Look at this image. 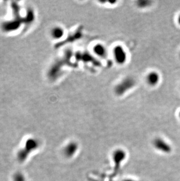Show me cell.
<instances>
[{
  "instance_id": "1",
  "label": "cell",
  "mask_w": 180,
  "mask_h": 181,
  "mask_svg": "<svg viewBox=\"0 0 180 181\" xmlns=\"http://www.w3.org/2000/svg\"><path fill=\"white\" fill-rule=\"evenodd\" d=\"M39 147L38 140L33 138L28 139L25 143L24 147L20 149L17 153V158L20 163H24L30 154L36 151Z\"/></svg>"
},
{
  "instance_id": "2",
  "label": "cell",
  "mask_w": 180,
  "mask_h": 181,
  "mask_svg": "<svg viewBox=\"0 0 180 181\" xmlns=\"http://www.w3.org/2000/svg\"><path fill=\"white\" fill-rule=\"evenodd\" d=\"M136 82L132 77H126L115 87L114 92L116 95L121 96L127 91L131 90L136 85Z\"/></svg>"
},
{
  "instance_id": "3",
  "label": "cell",
  "mask_w": 180,
  "mask_h": 181,
  "mask_svg": "<svg viewBox=\"0 0 180 181\" xmlns=\"http://www.w3.org/2000/svg\"><path fill=\"white\" fill-rule=\"evenodd\" d=\"M23 24V19L21 18H14L11 20L6 21L2 23L1 30L4 32H11L18 30Z\"/></svg>"
},
{
  "instance_id": "4",
  "label": "cell",
  "mask_w": 180,
  "mask_h": 181,
  "mask_svg": "<svg viewBox=\"0 0 180 181\" xmlns=\"http://www.w3.org/2000/svg\"><path fill=\"white\" fill-rule=\"evenodd\" d=\"M115 61L119 65H124L127 60V54L125 49L121 45H116L113 49Z\"/></svg>"
},
{
  "instance_id": "5",
  "label": "cell",
  "mask_w": 180,
  "mask_h": 181,
  "mask_svg": "<svg viewBox=\"0 0 180 181\" xmlns=\"http://www.w3.org/2000/svg\"><path fill=\"white\" fill-rule=\"evenodd\" d=\"M146 82L150 86H156L160 80V74L156 71H151L146 76Z\"/></svg>"
},
{
  "instance_id": "6",
  "label": "cell",
  "mask_w": 180,
  "mask_h": 181,
  "mask_svg": "<svg viewBox=\"0 0 180 181\" xmlns=\"http://www.w3.org/2000/svg\"><path fill=\"white\" fill-rule=\"evenodd\" d=\"M93 52L96 56L101 58H106L108 56L107 49L101 43H97L94 45L93 48Z\"/></svg>"
},
{
  "instance_id": "7",
  "label": "cell",
  "mask_w": 180,
  "mask_h": 181,
  "mask_svg": "<svg viewBox=\"0 0 180 181\" xmlns=\"http://www.w3.org/2000/svg\"><path fill=\"white\" fill-rule=\"evenodd\" d=\"M50 35L54 39H60L64 36L65 30L61 26H56L52 29L50 31Z\"/></svg>"
},
{
  "instance_id": "8",
  "label": "cell",
  "mask_w": 180,
  "mask_h": 181,
  "mask_svg": "<svg viewBox=\"0 0 180 181\" xmlns=\"http://www.w3.org/2000/svg\"><path fill=\"white\" fill-rule=\"evenodd\" d=\"M23 19V24L26 25H29L32 24L35 19V15L33 10L32 8H28L26 13V15L24 17H22Z\"/></svg>"
},
{
  "instance_id": "9",
  "label": "cell",
  "mask_w": 180,
  "mask_h": 181,
  "mask_svg": "<svg viewBox=\"0 0 180 181\" xmlns=\"http://www.w3.org/2000/svg\"><path fill=\"white\" fill-rule=\"evenodd\" d=\"M77 148V146L74 143H71L68 144V145H67L66 148H65L64 152L65 155L68 157H72V155L76 152Z\"/></svg>"
},
{
  "instance_id": "10",
  "label": "cell",
  "mask_w": 180,
  "mask_h": 181,
  "mask_svg": "<svg viewBox=\"0 0 180 181\" xmlns=\"http://www.w3.org/2000/svg\"><path fill=\"white\" fill-rule=\"evenodd\" d=\"M12 8L14 18H21V16L20 15V8L17 2H12Z\"/></svg>"
},
{
  "instance_id": "11",
  "label": "cell",
  "mask_w": 180,
  "mask_h": 181,
  "mask_svg": "<svg viewBox=\"0 0 180 181\" xmlns=\"http://www.w3.org/2000/svg\"><path fill=\"white\" fill-rule=\"evenodd\" d=\"M151 4V1H138L137 2V6L140 8H146L150 6Z\"/></svg>"
},
{
  "instance_id": "12",
  "label": "cell",
  "mask_w": 180,
  "mask_h": 181,
  "mask_svg": "<svg viewBox=\"0 0 180 181\" xmlns=\"http://www.w3.org/2000/svg\"><path fill=\"white\" fill-rule=\"evenodd\" d=\"M14 181H26V179L21 172H17L14 176Z\"/></svg>"
},
{
  "instance_id": "13",
  "label": "cell",
  "mask_w": 180,
  "mask_h": 181,
  "mask_svg": "<svg viewBox=\"0 0 180 181\" xmlns=\"http://www.w3.org/2000/svg\"><path fill=\"white\" fill-rule=\"evenodd\" d=\"M177 22H178V24L180 25V14L178 15V17L177 18Z\"/></svg>"
}]
</instances>
